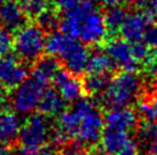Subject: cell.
<instances>
[{
  "instance_id": "1",
  "label": "cell",
  "mask_w": 157,
  "mask_h": 155,
  "mask_svg": "<svg viewBox=\"0 0 157 155\" xmlns=\"http://www.w3.org/2000/svg\"><path fill=\"white\" fill-rule=\"evenodd\" d=\"M48 117L40 112L31 113L21 124L17 145L21 155H39L41 148L49 139Z\"/></svg>"
},
{
  "instance_id": "2",
  "label": "cell",
  "mask_w": 157,
  "mask_h": 155,
  "mask_svg": "<svg viewBox=\"0 0 157 155\" xmlns=\"http://www.w3.org/2000/svg\"><path fill=\"white\" fill-rule=\"evenodd\" d=\"M74 110L79 115V125L74 139L79 145L93 146L102 135L103 117L91 100L82 97L76 100Z\"/></svg>"
},
{
  "instance_id": "3",
  "label": "cell",
  "mask_w": 157,
  "mask_h": 155,
  "mask_svg": "<svg viewBox=\"0 0 157 155\" xmlns=\"http://www.w3.org/2000/svg\"><path fill=\"white\" fill-rule=\"evenodd\" d=\"M141 80L133 71H124L110 79L109 85L103 91V103L111 108L126 107L139 96Z\"/></svg>"
},
{
  "instance_id": "4",
  "label": "cell",
  "mask_w": 157,
  "mask_h": 155,
  "mask_svg": "<svg viewBox=\"0 0 157 155\" xmlns=\"http://www.w3.org/2000/svg\"><path fill=\"white\" fill-rule=\"evenodd\" d=\"M46 34L38 24L25 23L15 31L13 49L18 59L24 63L36 62L45 52Z\"/></svg>"
},
{
  "instance_id": "5",
  "label": "cell",
  "mask_w": 157,
  "mask_h": 155,
  "mask_svg": "<svg viewBox=\"0 0 157 155\" xmlns=\"http://www.w3.org/2000/svg\"><path fill=\"white\" fill-rule=\"evenodd\" d=\"M45 87L39 85L32 78H28L24 81L13 89L10 96V106L14 112L21 115H29L38 110L40 98Z\"/></svg>"
},
{
  "instance_id": "6",
  "label": "cell",
  "mask_w": 157,
  "mask_h": 155,
  "mask_svg": "<svg viewBox=\"0 0 157 155\" xmlns=\"http://www.w3.org/2000/svg\"><path fill=\"white\" fill-rule=\"evenodd\" d=\"M155 16L150 12V9H146L142 12H133L127 13L126 17L119 27L121 38L126 40L127 42H135L144 40L146 29L154 23Z\"/></svg>"
},
{
  "instance_id": "7",
  "label": "cell",
  "mask_w": 157,
  "mask_h": 155,
  "mask_svg": "<svg viewBox=\"0 0 157 155\" xmlns=\"http://www.w3.org/2000/svg\"><path fill=\"white\" fill-rule=\"evenodd\" d=\"M107 34L108 31L105 23L103 14L100 13L96 8L93 9L84 17L82 22L78 39L84 45L94 46L102 42Z\"/></svg>"
},
{
  "instance_id": "8",
  "label": "cell",
  "mask_w": 157,
  "mask_h": 155,
  "mask_svg": "<svg viewBox=\"0 0 157 155\" xmlns=\"http://www.w3.org/2000/svg\"><path fill=\"white\" fill-rule=\"evenodd\" d=\"M29 77V69L16 55L7 54L0 57V82L8 90H13Z\"/></svg>"
},
{
  "instance_id": "9",
  "label": "cell",
  "mask_w": 157,
  "mask_h": 155,
  "mask_svg": "<svg viewBox=\"0 0 157 155\" xmlns=\"http://www.w3.org/2000/svg\"><path fill=\"white\" fill-rule=\"evenodd\" d=\"M93 9H95V4L92 0H79L74 8L64 13L63 18L60 21V30L70 38L78 39L82 22Z\"/></svg>"
},
{
  "instance_id": "10",
  "label": "cell",
  "mask_w": 157,
  "mask_h": 155,
  "mask_svg": "<svg viewBox=\"0 0 157 155\" xmlns=\"http://www.w3.org/2000/svg\"><path fill=\"white\" fill-rule=\"evenodd\" d=\"M87 58L88 52L86 47L83 42H79L76 39H71L64 52L60 57L67 71L76 77H79L86 72Z\"/></svg>"
},
{
  "instance_id": "11",
  "label": "cell",
  "mask_w": 157,
  "mask_h": 155,
  "mask_svg": "<svg viewBox=\"0 0 157 155\" xmlns=\"http://www.w3.org/2000/svg\"><path fill=\"white\" fill-rule=\"evenodd\" d=\"M105 52L113 60L116 66L124 71H134L138 67V62L133 58L131 45L123 38H113L107 42Z\"/></svg>"
},
{
  "instance_id": "12",
  "label": "cell",
  "mask_w": 157,
  "mask_h": 155,
  "mask_svg": "<svg viewBox=\"0 0 157 155\" xmlns=\"http://www.w3.org/2000/svg\"><path fill=\"white\" fill-rule=\"evenodd\" d=\"M52 81L54 82L55 88L59 90L67 103L76 102L83 95V83L79 81L76 75H72L66 69L59 70Z\"/></svg>"
},
{
  "instance_id": "13",
  "label": "cell",
  "mask_w": 157,
  "mask_h": 155,
  "mask_svg": "<svg viewBox=\"0 0 157 155\" xmlns=\"http://www.w3.org/2000/svg\"><path fill=\"white\" fill-rule=\"evenodd\" d=\"M103 122L107 129L130 132L138 125V116L134 111L127 107H115L105 113Z\"/></svg>"
},
{
  "instance_id": "14",
  "label": "cell",
  "mask_w": 157,
  "mask_h": 155,
  "mask_svg": "<svg viewBox=\"0 0 157 155\" xmlns=\"http://www.w3.org/2000/svg\"><path fill=\"white\" fill-rule=\"evenodd\" d=\"M26 15L17 0H4L0 4V24L8 31H16L25 24Z\"/></svg>"
},
{
  "instance_id": "15",
  "label": "cell",
  "mask_w": 157,
  "mask_h": 155,
  "mask_svg": "<svg viewBox=\"0 0 157 155\" xmlns=\"http://www.w3.org/2000/svg\"><path fill=\"white\" fill-rule=\"evenodd\" d=\"M61 69L59 58L51 55L40 56L35 62V65L31 70V78L39 85L47 88L52 82L53 78L59 70Z\"/></svg>"
},
{
  "instance_id": "16",
  "label": "cell",
  "mask_w": 157,
  "mask_h": 155,
  "mask_svg": "<svg viewBox=\"0 0 157 155\" xmlns=\"http://www.w3.org/2000/svg\"><path fill=\"white\" fill-rule=\"evenodd\" d=\"M20 129L21 121L16 113L9 110H2L0 112V145H16Z\"/></svg>"
},
{
  "instance_id": "17",
  "label": "cell",
  "mask_w": 157,
  "mask_h": 155,
  "mask_svg": "<svg viewBox=\"0 0 157 155\" xmlns=\"http://www.w3.org/2000/svg\"><path fill=\"white\" fill-rule=\"evenodd\" d=\"M66 103L67 102L63 99L56 88L47 87L41 95L39 105H38V111L47 117L57 116L64 110Z\"/></svg>"
},
{
  "instance_id": "18",
  "label": "cell",
  "mask_w": 157,
  "mask_h": 155,
  "mask_svg": "<svg viewBox=\"0 0 157 155\" xmlns=\"http://www.w3.org/2000/svg\"><path fill=\"white\" fill-rule=\"evenodd\" d=\"M131 139L127 132L105 128V132L101 135V147L109 155H115L126 146Z\"/></svg>"
},
{
  "instance_id": "19",
  "label": "cell",
  "mask_w": 157,
  "mask_h": 155,
  "mask_svg": "<svg viewBox=\"0 0 157 155\" xmlns=\"http://www.w3.org/2000/svg\"><path fill=\"white\" fill-rule=\"evenodd\" d=\"M116 67L113 60L109 57L107 52L101 50H95L92 54H88L86 72L93 74L109 73Z\"/></svg>"
},
{
  "instance_id": "20",
  "label": "cell",
  "mask_w": 157,
  "mask_h": 155,
  "mask_svg": "<svg viewBox=\"0 0 157 155\" xmlns=\"http://www.w3.org/2000/svg\"><path fill=\"white\" fill-rule=\"evenodd\" d=\"M71 39L69 35L63 33L62 31H52L46 37V42H45V52L47 55L54 56L56 58H60L62 54L64 52L66 48L70 43Z\"/></svg>"
},
{
  "instance_id": "21",
  "label": "cell",
  "mask_w": 157,
  "mask_h": 155,
  "mask_svg": "<svg viewBox=\"0 0 157 155\" xmlns=\"http://www.w3.org/2000/svg\"><path fill=\"white\" fill-rule=\"evenodd\" d=\"M109 81H110L109 73H100V74L88 73L87 77L85 78V80L83 82L84 91H87L88 94H92V95L101 94L108 87Z\"/></svg>"
},
{
  "instance_id": "22",
  "label": "cell",
  "mask_w": 157,
  "mask_h": 155,
  "mask_svg": "<svg viewBox=\"0 0 157 155\" xmlns=\"http://www.w3.org/2000/svg\"><path fill=\"white\" fill-rule=\"evenodd\" d=\"M127 12L123 7H121L119 5L108 7L105 13L103 14V18H105V26H107L108 33H113V32L119 30V27L123 24Z\"/></svg>"
},
{
  "instance_id": "23",
  "label": "cell",
  "mask_w": 157,
  "mask_h": 155,
  "mask_svg": "<svg viewBox=\"0 0 157 155\" xmlns=\"http://www.w3.org/2000/svg\"><path fill=\"white\" fill-rule=\"evenodd\" d=\"M37 24L45 31V32H52L55 31L60 26L61 18L59 17L56 9L46 8L37 16Z\"/></svg>"
},
{
  "instance_id": "24",
  "label": "cell",
  "mask_w": 157,
  "mask_h": 155,
  "mask_svg": "<svg viewBox=\"0 0 157 155\" xmlns=\"http://www.w3.org/2000/svg\"><path fill=\"white\" fill-rule=\"evenodd\" d=\"M131 52L132 56L134 58L138 64L139 63H144L147 65H150L151 63V52H150V48L147 46V43L144 40L141 41H135L131 42Z\"/></svg>"
},
{
  "instance_id": "25",
  "label": "cell",
  "mask_w": 157,
  "mask_h": 155,
  "mask_svg": "<svg viewBox=\"0 0 157 155\" xmlns=\"http://www.w3.org/2000/svg\"><path fill=\"white\" fill-rule=\"evenodd\" d=\"M20 4L26 17L36 18L47 8V0H20Z\"/></svg>"
},
{
  "instance_id": "26",
  "label": "cell",
  "mask_w": 157,
  "mask_h": 155,
  "mask_svg": "<svg viewBox=\"0 0 157 155\" xmlns=\"http://www.w3.org/2000/svg\"><path fill=\"white\" fill-rule=\"evenodd\" d=\"M139 111L142 115L150 121H157V94L149 100H142L139 104Z\"/></svg>"
},
{
  "instance_id": "27",
  "label": "cell",
  "mask_w": 157,
  "mask_h": 155,
  "mask_svg": "<svg viewBox=\"0 0 157 155\" xmlns=\"http://www.w3.org/2000/svg\"><path fill=\"white\" fill-rule=\"evenodd\" d=\"M13 49V35L10 31L5 27H0V57L5 56Z\"/></svg>"
},
{
  "instance_id": "28",
  "label": "cell",
  "mask_w": 157,
  "mask_h": 155,
  "mask_svg": "<svg viewBox=\"0 0 157 155\" xmlns=\"http://www.w3.org/2000/svg\"><path fill=\"white\" fill-rule=\"evenodd\" d=\"M157 129V124L155 121L147 120L139 127V137L144 142H148L150 137L154 135V132Z\"/></svg>"
},
{
  "instance_id": "29",
  "label": "cell",
  "mask_w": 157,
  "mask_h": 155,
  "mask_svg": "<svg viewBox=\"0 0 157 155\" xmlns=\"http://www.w3.org/2000/svg\"><path fill=\"white\" fill-rule=\"evenodd\" d=\"M79 2V0H53V4L57 10H61L66 13L71 8H74L76 5Z\"/></svg>"
},
{
  "instance_id": "30",
  "label": "cell",
  "mask_w": 157,
  "mask_h": 155,
  "mask_svg": "<svg viewBox=\"0 0 157 155\" xmlns=\"http://www.w3.org/2000/svg\"><path fill=\"white\" fill-rule=\"evenodd\" d=\"M115 155H139V151H138V147L133 142H130L126 146L122 148L121 151L116 153Z\"/></svg>"
},
{
  "instance_id": "31",
  "label": "cell",
  "mask_w": 157,
  "mask_h": 155,
  "mask_svg": "<svg viewBox=\"0 0 157 155\" xmlns=\"http://www.w3.org/2000/svg\"><path fill=\"white\" fill-rule=\"evenodd\" d=\"M146 144V148L147 151L150 153L151 155H157V129L154 132V135L150 137L148 142H144Z\"/></svg>"
},
{
  "instance_id": "32",
  "label": "cell",
  "mask_w": 157,
  "mask_h": 155,
  "mask_svg": "<svg viewBox=\"0 0 157 155\" xmlns=\"http://www.w3.org/2000/svg\"><path fill=\"white\" fill-rule=\"evenodd\" d=\"M8 100V89L0 82V107H2Z\"/></svg>"
},
{
  "instance_id": "33",
  "label": "cell",
  "mask_w": 157,
  "mask_h": 155,
  "mask_svg": "<svg viewBox=\"0 0 157 155\" xmlns=\"http://www.w3.org/2000/svg\"><path fill=\"white\" fill-rule=\"evenodd\" d=\"M101 5H103L105 7H113V6H118L124 1V0H98Z\"/></svg>"
},
{
  "instance_id": "34",
  "label": "cell",
  "mask_w": 157,
  "mask_h": 155,
  "mask_svg": "<svg viewBox=\"0 0 157 155\" xmlns=\"http://www.w3.org/2000/svg\"><path fill=\"white\" fill-rule=\"evenodd\" d=\"M0 155H14L12 146L7 145H0Z\"/></svg>"
},
{
  "instance_id": "35",
  "label": "cell",
  "mask_w": 157,
  "mask_h": 155,
  "mask_svg": "<svg viewBox=\"0 0 157 155\" xmlns=\"http://www.w3.org/2000/svg\"><path fill=\"white\" fill-rule=\"evenodd\" d=\"M91 155H109V154H108L102 147H96L94 150H92Z\"/></svg>"
},
{
  "instance_id": "36",
  "label": "cell",
  "mask_w": 157,
  "mask_h": 155,
  "mask_svg": "<svg viewBox=\"0 0 157 155\" xmlns=\"http://www.w3.org/2000/svg\"><path fill=\"white\" fill-rule=\"evenodd\" d=\"M150 12L155 17H157V0H150Z\"/></svg>"
},
{
  "instance_id": "37",
  "label": "cell",
  "mask_w": 157,
  "mask_h": 155,
  "mask_svg": "<svg viewBox=\"0 0 157 155\" xmlns=\"http://www.w3.org/2000/svg\"><path fill=\"white\" fill-rule=\"evenodd\" d=\"M150 66H153L154 69H157V50H154V52L151 54V63Z\"/></svg>"
},
{
  "instance_id": "38",
  "label": "cell",
  "mask_w": 157,
  "mask_h": 155,
  "mask_svg": "<svg viewBox=\"0 0 157 155\" xmlns=\"http://www.w3.org/2000/svg\"><path fill=\"white\" fill-rule=\"evenodd\" d=\"M48 155H64V154H63V153H60V152H56L55 150H54V151L51 152V153H49Z\"/></svg>"
},
{
  "instance_id": "39",
  "label": "cell",
  "mask_w": 157,
  "mask_h": 155,
  "mask_svg": "<svg viewBox=\"0 0 157 155\" xmlns=\"http://www.w3.org/2000/svg\"><path fill=\"white\" fill-rule=\"evenodd\" d=\"M128 4H133V2H135V1H138V0H126Z\"/></svg>"
},
{
  "instance_id": "40",
  "label": "cell",
  "mask_w": 157,
  "mask_h": 155,
  "mask_svg": "<svg viewBox=\"0 0 157 155\" xmlns=\"http://www.w3.org/2000/svg\"><path fill=\"white\" fill-rule=\"evenodd\" d=\"M2 1H4V0H0V4H1V2H2Z\"/></svg>"
},
{
  "instance_id": "41",
  "label": "cell",
  "mask_w": 157,
  "mask_h": 155,
  "mask_svg": "<svg viewBox=\"0 0 157 155\" xmlns=\"http://www.w3.org/2000/svg\"><path fill=\"white\" fill-rule=\"evenodd\" d=\"M146 1H150V0H146Z\"/></svg>"
},
{
  "instance_id": "42",
  "label": "cell",
  "mask_w": 157,
  "mask_h": 155,
  "mask_svg": "<svg viewBox=\"0 0 157 155\" xmlns=\"http://www.w3.org/2000/svg\"><path fill=\"white\" fill-rule=\"evenodd\" d=\"M80 155H83V154H80Z\"/></svg>"
}]
</instances>
